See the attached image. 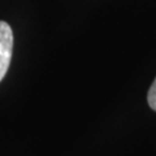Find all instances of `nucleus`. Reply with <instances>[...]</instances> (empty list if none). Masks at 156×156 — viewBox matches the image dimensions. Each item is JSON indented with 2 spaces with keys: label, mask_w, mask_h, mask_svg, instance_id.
Wrapping results in <instances>:
<instances>
[{
  "label": "nucleus",
  "mask_w": 156,
  "mask_h": 156,
  "mask_svg": "<svg viewBox=\"0 0 156 156\" xmlns=\"http://www.w3.org/2000/svg\"><path fill=\"white\" fill-rule=\"evenodd\" d=\"M147 101H148V105L151 107V109H154L156 112V78H155V81L152 82V85H151L150 90H148Z\"/></svg>",
  "instance_id": "2"
},
{
  "label": "nucleus",
  "mask_w": 156,
  "mask_h": 156,
  "mask_svg": "<svg viewBox=\"0 0 156 156\" xmlns=\"http://www.w3.org/2000/svg\"><path fill=\"white\" fill-rule=\"evenodd\" d=\"M13 51V33L5 21H0V82L5 77Z\"/></svg>",
  "instance_id": "1"
}]
</instances>
